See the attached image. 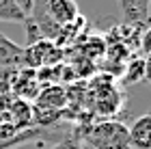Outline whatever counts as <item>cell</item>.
<instances>
[{
    "instance_id": "obj_1",
    "label": "cell",
    "mask_w": 151,
    "mask_h": 149,
    "mask_svg": "<svg viewBox=\"0 0 151 149\" xmlns=\"http://www.w3.org/2000/svg\"><path fill=\"white\" fill-rule=\"evenodd\" d=\"M76 136L93 149H132L127 140V125L123 121H95L82 125Z\"/></svg>"
},
{
    "instance_id": "obj_2",
    "label": "cell",
    "mask_w": 151,
    "mask_h": 149,
    "mask_svg": "<svg viewBox=\"0 0 151 149\" xmlns=\"http://www.w3.org/2000/svg\"><path fill=\"white\" fill-rule=\"evenodd\" d=\"M43 4H45L47 13H50V17L63 28H67L69 24H73L80 17L76 0H43Z\"/></svg>"
},
{
    "instance_id": "obj_3",
    "label": "cell",
    "mask_w": 151,
    "mask_h": 149,
    "mask_svg": "<svg viewBox=\"0 0 151 149\" xmlns=\"http://www.w3.org/2000/svg\"><path fill=\"white\" fill-rule=\"evenodd\" d=\"M127 140L132 149H151V114L134 119L127 127Z\"/></svg>"
},
{
    "instance_id": "obj_4",
    "label": "cell",
    "mask_w": 151,
    "mask_h": 149,
    "mask_svg": "<svg viewBox=\"0 0 151 149\" xmlns=\"http://www.w3.org/2000/svg\"><path fill=\"white\" fill-rule=\"evenodd\" d=\"M24 65V48L9 39L4 32H0V67L17 69Z\"/></svg>"
},
{
    "instance_id": "obj_5",
    "label": "cell",
    "mask_w": 151,
    "mask_h": 149,
    "mask_svg": "<svg viewBox=\"0 0 151 149\" xmlns=\"http://www.w3.org/2000/svg\"><path fill=\"white\" fill-rule=\"evenodd\" d=\"M123 17L134 26H147L149 19V0H119Z\"/></svg>"
},
{
    "instance_id": "obj_6",
    "label": "cell",
    "mask_w": 151,
    "mask_h": 149,
    "mask_svg": "<svg viewBox=\"0 0 151 149\" xmlns=\"http://www.w3.org/2000/svg\"><path fill=\"white\" fill-rule=\"evenodd\" d=\"M26 17L22 9L13 2V0H0V22H17V24H24Z\"/></svg>"
},
{
    "instance_id": "obj_7",
    "label": "cell",
    "mask_w": 151,
    "mask_h": 149,
    "mask_svg": "<svg viewBox=\"0 0 151 149\" xmlns=\"http://www.w3.org/2000/svg\"><path fill=\"white\" fill-rule=\"evenodd\" d=\"M145 67H147V63H145V58H134L132 63H129V67H127V80L129 82H138V80L145 76Z\"/></svg>"
},
{
    "instance_id": "obj_8",
    "label": "cell",
    "mask_w": 151,
    "mask_h": 149,
    "mask_svg": "<svg viewBox=\"0 0 151 149\" xmlns=\"http://www.w3.org/2000/svg\"><path fill=\"white\" fill-rule=\"evenodd\" d=\"M80 138L76 134H69V136H63L60 140H56L50 149H80Z\"/></svg>"
},
{
    "instance_id": "obj_9",
    "label": "cell",
    "mask_w": 151,
    "mask_h": 149,
    "mask_svg": "<svg viewBox=\"0 0 151 149\" xmlns=\"http://www.w3.org/2000/svg\"><path fill=\"white\" fill-rule=\"evenodd\" d=\"M13 76H15V69H9V67H0V95L9 91L6 86H13Z\"/></svg>"
},
{
    "instance_id": "obj_10",
    "label": "cell",
    "mask_w": 151,
    "mask_h": 149,
    "mask_svg": "<svg viewBox=\"0 0 151 149\" xmlns=\"http://www.w3.org/2000/svg\"><path fill=\"white\" fill-rule=\"evenodd\" d=\"M19 9H22V13L26 17H28V13H30V9H32V4H35V0H13Z\"/></svg>"
},
{
    "instance_id": "obj_11",
    "label": "cell",
    "mask_w": 151,
    "mask_h": 149,
    "mask_svg": "<svg viewBox=\"0 0 151 149\" xmlns=\"http://www.w3.org/2000/svg\"><path fill=\"white\" fill-rule=\"evenodd\" d=\"M80 149H93V147H88V145H84V143H82V145H80Z\"/></svg>"
}]
</instances>
